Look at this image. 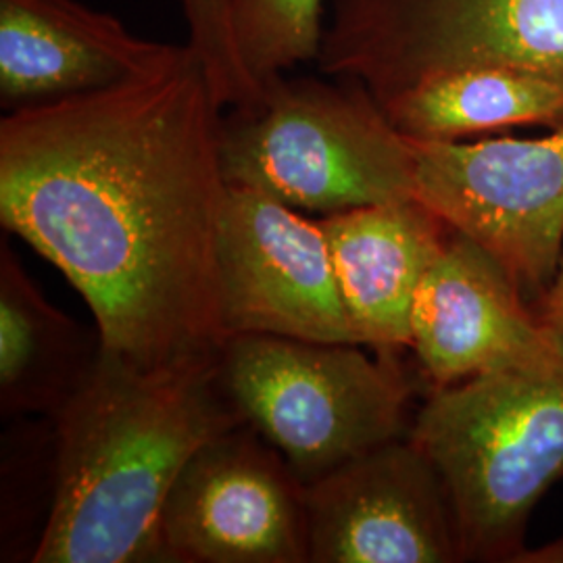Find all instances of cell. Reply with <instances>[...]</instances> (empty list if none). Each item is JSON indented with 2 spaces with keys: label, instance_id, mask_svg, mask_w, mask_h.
Returning a JSON list of instances; mask_svg holds the SVG:
<instances>
[{
  "label": "cell",
  "instance_id": "cell-11",
  "mask_svg": "<svg viewBox=\"0 0 563 563\" xmlns=\"http://www.w3.org/2000/svg\"><path fill=\"white\" fill-rule=\"evenodd\" d=\"M409 349L428 393L505 369H563L520 286L457 230L416 292Z\"/></svg>",
  "mask_w": 563,
  "mask_h": 563
},
{
  "label": "cell",
  "instance_id": "cell-12",
  "mask_svg": "<svg viewBox=\"0 0 563 563\" xmlns=\"http://www.w3.org/2000/svg\"><path fill=\"white\" fill-rule=\"evenodd\" d=\"M80 0H0V104L9 111L99 92L172 59Z\"/></svg>",
  "mask_w": 563,
  "mask_h": 563
},
{
  "label": "cell",
  "instance_id": "cell-13",
  "mask_svg": "<svg viewBox=\"0 0 563 563\" xmlns=\"http://www.w3.org/2000/svg\"><path fill=\"white\" fill-rule=\"evenodd\" d=\"M320 222L360 344L399 355L411 344L416 292L453 228L418 197L330 213Z\"/></svg>",
  "mask_w": 563,
  "mask_h": 563
},
{
  "label": "cell",
  "instance_id": "cell-15",
  "mask_svg": "<svg viewBox=\"0 0 563 563\" xmlns=\"http://www.w3.org/2000/svg\"><path fill=\"white\" fill-rule=\"evenodd\" d=\"M380 104L409 141H478L516 128H563V80L514 67H465L418 81Z\"/></svg>",
  "mask_w": 563,
  "mask_h": 563
},
{
  "label": "cell",
  "instance_id": "cell-17",
  "mask_svg": "<svg viewBox=\"0 0 563 563\" xmlns=\"http://www.w3.org/2000/svg\"><path fill=\"white\" fill-rule=\"evenodd\" d=\"M230 23L242 65L260 90L320 57L322 0H230Z\"/></svg>",
  "mask_w": 563,
  "mask_h": 563
},
{
  "label": "cell",
  "instance_id": "cell-20",
  "mask_svg": "<svg viewBox=\"0 0 563 563\" xmlns=\"http://www.w3.org/2000/svg\"><path fill=\"white\" fill-rule=\"evenodd\" d=\"M520 563H563V539L539 549H526Z\"/></svg>",
  "mask_w": 563,
  "mask_h": 563
},
{
  "label": "cell",
  "instance_id": "cell-2",
  "mask_svg": "<svg viewBox=\"0 0 563 563\" xmlns=\"http://www.w3.org/2000/svg\"><path fill=\"white\" fill-rule=\"evenodd\" d=\"M241 423L220 355L144 367L102 346L55 416L57 497L32 563H165L172 486L202 444Z\"/></svg>",
  "mask_w": 563,
  "mask_h": 563
},
{
  "label": "cell",
  "instance_id": "cell-18",
  "mask_svg": "<svg viewBox=\"0 0 563 563\" xmlns=\"http://www.w3.org/2000/svg\"><path fill=\"white\" fill-rule=\"evenodd\" d=\"M188 44L201 57L222 109L251 102L260 86L244 69L230 23V0H180Z\"/></svg>",
  "mask_w": 563,
  "mask_h": 563
},
{
  "label": "cell",
  "instance_id": "cell-14",
  "mask_svg": "<svg viewBox=\"0 0 563 563\" xmlns=\"http://www.w3.org/2000/svg\"><path fill=\"white\" fill-rule=\"evenodd\" d=\"M101 336L46 301L7 242L0 246V411L55 418L88 380Z\"/></svg>",
  "mask_w": 563,
  "mask_h": 563
},
{
  "label": "cell",
  "instance_id": "cell-19",
  "mask_svg": "<svg viewBox=\"0 0 563 563\" xmlns=\"http://www.w3.org/2000/svg\"><path fill=\"white\" fill-rule=\"evenodd\" d=\"M530 309L544 341L563 365V246L551 280L543 292L530 301Z\"/></svg>",
  "mask_w": 563,
  "mask_h": 563
},
{
  "label": "cell",
  "instance_id": "cell-6",
  "mask_svg": "<svg viewBox=\"0 0 563 563\" xmlns=\"http://www.w3.org/2000/svg\"><path fill=\"white\" fill-rule=\"evenodd\" d=\"M318 65L380 102L483 65L563 80V0H334Z\"/></svg>",
  "mask_w": 563,
  "mask_h": 563
},
{
  "label": "cell",
  "instance_id": "cell-10",
  "mask_svg": "<svg viewBox=\"0 0 563 563\" xmlns=\"http://www.w3.org/2000/svg\"><path fill=\"white\" fill-rule=\"evenodd\" d=\"M309 563L463 562L443 478L409 437L305 486Z\"/></svg>",
  "mask_w": 563,
  "mask_h": 563
},
{
  "label": "cell",
  "instance_id": "cell-3",
  "mask_svg": "<svg viewBox=\"0 0 563 563\" xmlns=\"http://www.w3.org/2000/svg\"><path fill=\"white\" fill-rule=\"evenodd\" d=\"M443 478L463 562L520 563L563 478V369H505L428 393L407 434Z\"/></svg>",
  "mask_w": 563,
  "mask_h": 563
},
{
  "label": "cell",
  "instance_id": "cell-4",
  "mask_svg": "<svg viewBox=\"0 0 563 563\" xmlns=\"http://www.w3.org/2000/svg\"><path fill=\"white\" fill-rule=\"evenodd\" d=\"M223 180L297 211L341 213L413 195V151L362 81H267L220 120Z\"/></svg>",
  "mask_w": 563,
  "mask_h": 563
},
{
  "label": "cell",
  "instance_id": "cell-7",
  "mask_svg": "<svg viewBox=\"0 0 563 563\" xmlns=\"http://www.w3.org/2000/svg\"><path fill=\"white\" fill-rule=\"evenodd\" d=\"M409 144L413 195L486 249L534 301L563 246V128L541 139Z\"/></svg>",
  "mask_w": 563,
  "mask_h": 563
},
{
  "label": "cell",
  "instance_id": "cell-1",
  "mask_svg": "<svg viewBox=\"0 0 563 563\" xmlns=\"http://www.w3.org/2000/svg\"><path fill=\"white\" fill-rule=\"evenodd\" d=\"M222 104L190 44L139 78L0 121V222L144 367L218 357Z\"/></svg>",
  "mask_w": 563,
  "mask_h": 563
},
{
  "label": "cell",
  "instance_id": "cell-16",
  "mask_svg": "<svg viewBox=\"0 0 563 563\" xmlns=\"http://www.w3.org/2000/svg\"><path fill=\"white\" fill-rule=\"evenodd\" d=\"M55 497V418H13L2 437V562H34Z\"/></svg>",
  "mask_w": 563,
  "mask_h": 563
},
{
  "label": "cell",
  "instance_id": "cell-8",
  "mask_svg": "<svg viewBox=\"0 0 563 563\" xmlns=\"http://www.w3.org/2000/svg\"><path fill=\"white\" fill-rule=\"evenodd\" d=\"M218 297L225 336L360 344L322 222L251 188L225 192Z\"/></svg>",
  "mask_w": 563,
  "mask_h": 563
},
{
  "label": "cell",
  "instance_id": "cell-9",
  "mask_svg": "<svg viewBox=\"0 0 563 563\" xmlns=\"http://www.w3.org/2000/svg\"><path fill=\"white\" fill-rule=\"evenodd\" d=\"M165 563H309L305 484L241 423L202 444L163 505Z\"/></svg>",
  "mask_w": 563,
  "mask_h": 563
},
{
  "label": "cell",
  "instance_id": "cell-5",
  "mask_svg": "<svg viewBox=\"0 0 563 563\" xmlns=\"http://www.w3.org/2000/svg\"><path fill=\"white\" fill-rule=\"evenodd\" d=\"M360 346L267 334L223 342L230 401L305 486L409 434L416 388L399 355L369 357Z\"/></svg>",
  "mask_w": 563,
  "mask_h": 563
}]
</instances>
